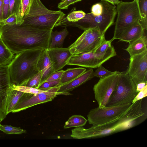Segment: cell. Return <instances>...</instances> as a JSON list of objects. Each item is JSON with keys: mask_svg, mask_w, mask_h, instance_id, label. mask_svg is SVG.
Instances as JSON below:
<instances>
[{"mask_svg": "<svg viewBox=\"0 0 147 147\" xmlns=\"http://www.w3.org/2000/svg\"><path fill=\"white\" fill-rule=\"evenodd\" d=\"M30 1L31 0H21L22 5L21 16L22 18L28 12Z\"/></svg>", "mask_w": 147, "mask_h": 147, "instance_id": "cell-38", "label": "cell"}, {"mask_svg": "<svg viewBox=\"0 0 147 147\" xmlns=\"http://www.w3.org/2000/svg\"><path fill=\"white\" fill-rule=\"evenodd\" d=\"M147 85V82H142L136 85V90L137 92L143 89Z\"/></svg>", "mask_w": 147, "mask_h": 147, "instance_id": "cell-41", "label": "cell"}, {"mask_svg": "<svg viewBox=\"0 0 147 147\" xmlns=\"http://www.w3.org/2000/svg\"><path fill=\"white\" fill-rule=\"evenodd\" d=\"M87 120L83 116L80 115H72L65 122L64 126L65 129L72 127H78L84 126Z\"/></svg>", "mask_w": 147, "mask_h": 147, "instance_id": "cell-25", "label": "cell"}, {"mask_svg": "<svg viewBox=\"0 0 147 147\" xmlns=\"http://www.w3.org/2000/svg\"><path fill=\"white\" fill-rule=\"evenodd\" d=\"M43 50H27L16 54L8 65L11 84L24 86L30 78L39 71L37 63Z\"/></svg>", "mask_w": 147, "mask_h": 147, "instance_id": "cell-3", "label": "cell"}, {"mask_svg": "<svg viewBox=\"0 0 147 147\" xmlns=\"http://www.w3.org/2000/svg\"><path fill=\"white\" fill-rule=\"evenodd\" d=\"M115 72V71L112 72L107 69L101 65L98 67L94 71V77L101 78L112 74Z\"/></svg>", "mask_w": 147, "mask_h": 147, "instance_id": "cell-33", "label": "cell"}, {"mask_svg": "<svg viewBox=\"0 0 147 147\" xmlns=\"http://www.w3.org/2000/svg\"><path fill=\"white\" fill-rule=\"evenodd\" d=\"M120 72L116 71L113 74L100 78L93 87L95 98L98 107H105L113 92L115 90Z\"/></svg>", "mask_w": 147, "mask_h": 147, "instance_id": "cell-12", "label": "cell"}, {"mask_svg": "<svg viewBox=\"0 0 147 147\" xmlns=\"http://www.w3.org/2000/svg\"><path fill=\"white\" fill-rule=\"evenodd\" d=\"M116 55L115 49L112 46L104 52L96 53L93 51L72 55L68 60L67 65H77L91 68H97Z\"/></svg>", "mask_w": 147, "mask_h": 147, "instance_id": "cell-9", "label": "cell"}, {"mask_svg": "<svg viewBox=\"0 0 147 147\" xmlns=\"http://www.w3.org/2000/svg\"><path fill=\"white\" fill-rule=\"evenodd\" d=\"M114 40L113 38L108 40L105 39L94 51L96 53L105 52L112 46L111 42Z\"/></svg>", "mask_w": 147, "mask_h": 147, "instance_id": "cell-34", "label": "cell"}, {"mask_svg": "<svg viewBox=\"0 0 147 147\" xmlns=\"http://www.w3.org/2000/svg\"><path fill=\"white\" fill-rule=\"evenodd\" d=\"M59 88L58 86L45 89L43 92L36 94L24 93L12 113H17L36 105L52 101L57 95H61L57 92Z\"/></svg>", "mask_w": 147, "mask_h": 147, "instance_id": "cell-11", "label": "cell"}, {"mask_svg": "<svg viewBox=\"0 0 147 147\" xmlns=\"http://www.w3.org/2000/svg\"><path fill=\"white\" fill-rule=\"evenodd\" d=\"M3 0H0V22L3 20Z\"/></svg>", "mask_w": 147, "mask_h": 147, "instance_id": "cell-42", "label": "cell"}, {"mask_svg": "<svg viewBox=\"0 0 147 147\" xmlns=\"http://www.w3.org/2000/svg\"><path fill=\"white\" fill-rule=\"evenodd\" d=\"M82 0H62L58 4V7L60 9H67L69 6Z\"/></svg>", "mask_w": 147, "mask_h": 147, "instance_id": "cell-36", "label": "cell"}, {"mask_svg": "<svg viewBox=\"0 0 147 147\" xmlns=\"http://www.w3.org/2000/svg\"><path fill=\"white\" fill-rule=\"evenodd\" d=\"M145 30L138 20L120 34L116 39L129 43L145 35Z\"/></svg>", "mask_w": 147, "mask_h": 147, "instance_id": "cell-18", "label": "cell"}, {"mask_svg": "<svg viewBox=\"0 0 147 147\" xmlns=\"http://www.w3.org/2000/svg\"><path fill=\"white\" fill-rule=\"evenodd\" d=\"M69 33L66 27L59 31H51L49 48H62L65 39Z\"/></svg>", "mask_w": 147, "mask_h": 147, "instance_id": "cell-21", "label": "cell"}, {"mask_svg": "<svg viewBox=\"0 0 147 147\" xmlns=\"http://www.w3.org/2000/svg\"><path fill=\"white\" fill-rule=\"evenodd\" d=\"M47 51L55 71L61 70L67 65L72 55L69 47L48 48Z\"/></svg>", "mask_w": 147, "mask_h": 147, "instance_id": "cell-16", "label": "cell"}, {"mask_svg": "<svg viewBox=\"0 0 147 147\" xmlns=\"http://www.w3.org/2000/svg\"><path fill=\"white\" fill-rule=\"evenodd\" d=\"M86 14L82 10L73 11L63 19L69 22H76L83 18Z\"/></svg>", "mask_w": 147, "mask_h": 147, "instance_id": "cell-28", "label": "cell"}, {"mask_svg": "<svg viewBox=\"0 0 147 147\" xmlns=\"http://www.w3.org/2000/svg\"><path fill=\"white\" fill-rule=\"evenodd\" d=\"M13 54L0 38V66L8 65L13 58Z\"/></svg>", "mask_w": 147, "mask_h": 147, "instance_id": "cell-23", "label": "cell"}, {"mask_svg": "<svg viewBox=\"0 0 147 147\" xmlns=\"http://www.w3.org/2000/svg\"><path fill=\"white\" fill-rule=\"evenodd\" d=\"M52 30L22 25H0V38L16 54L27 50L48 49Z\"/></svg>", "mask_w": 147, "mask_h": 147, "instance_id": "cell-1", "label": "cell"}, {"mask_svg": "<svg viewBox=\"0 0 147 147\" xmlns=\"http://www.w3.org/2000/svg\"><path fill=\"white\" fill-rule=\"evenodd\" d=\"M117 17L115 22L114 36H118L135 22L141 20V16L137 0L131 2L120 1L116 7Z\"/></svg>", "mask_w": 147, "mask_h": 147, "instance_id": "cell-5", "label": "cell"}, {"mask_svg": "<svg viewBox=\"0 0 147 147\" xmlns=\"http://www.w3.org/2000/svg\"><path fill=\"white\" fill-rule=\"evenodd\" d=\"M59 84L60 80L45 82L40 84L38 88L41 89H48L59 86Z\"/></svg>", "mask_w": 147, "mask_h": 147, "instance_id": "cell-35", "label": "cell"}, {"mask_svg": "<svg viewBox=\"0 0 147 147\" xmlns=\"http://www.w3.org/2000/svg\"><path fill=\"white\" fill-rule=\"evenodd\" d=\"M116 14V6L101 1L93 5L91 8V12L86 13L83 18L75 22L63 20L60 26L76 27L84 30L96 28L105 34L108 29L114 24Z\"/></svg>", "mask_w": 147, "mask_h": 147, "instance_id": "cell-2", "label": "cell"}, {"mask_svg": "<svg viewBox=\"0 0 147 147\" xmlns=\"http://www.w3.org/2000/svg\"><path fill=\"white\" fill-rule=\"evenodd\" d=\"M64 71L63 70H60L54 72L44 82L55 81L60 80L62 76Z\"/></svg>", "mask_w": 147, "mask_h": 147, "instance_id": "cell-37", "label": "cell"}, {"mask_svg": "<svg viewBox=\"0 0 147 147\" xmlns=\"http://www.w3.org/2000/svg\"><path fill=\"white\" fill-rule=\"evenodd\" d=\"M94 71L92 68L86 70L81 75L71 81L59 86L58 92L65 95L72 94L69 92L84 84L94 77Z\"/></svg>", "mask_w": 147, "mask_h": 147, "instance_id": "cell-17", "label": "cell"}, {"mask_svg": "<svg viewBox=\"0 0 147 147\" xmlns=\"http://www.w3.org/2000/svg\"><path fill=\"white\" fill-rule=\"evenodd\" d=\"M1 123V122H0V123Z\"/></svg>", "mask_w": 147, "mask_h": 147, "instance_id": "cell-44", "label": "cell"}, {"mask_svg": "<svg viewBox=\"0 0 147 147\" xmlns=\"http://www.w3.org/2000/svg\"><path fill=\"white\" fill-rule=\"evenodd\" d=\"M86 70V69L82 67L69 68L64 72L60 79L59 86L68 83L78 77Z\"/></svg>", "mask_w": 147, "mask_h": 147, "instance_id": "cell-22", "label": "cell"}, {"mask_svg": "<svg viewBox=\"0 0 147 147\" xmlns=\"http://www.w3.org/2000/svg\"><path fill=\"white\" fill-rule=\"evenodd\" d=\"M41 78V73L39 71L30 78L24 86L38 88L40 84Z\"/></svg>", "mask_w": 147, "mask_h": 147, "instance_id": "cell-32", "label": "cell"}, {"mask_svg": "<svg viewBox=\"0 0 147 147\" xmlns=\"http://www.w3.org/2000/svg\"><path fill=\"white\" fill-rule=\"evenodd\" d=\"M11 86L13 89L17 90L23 92L31 94L39 93L43 92L45 89H41L26 86H18L11 84Z\"/></svg>", "mask_w": 147, "mask_h": 147, "instance_id": "cell-30", "label": "cell"}, {"mask_svg": "<svg viewBox=\"0 0 147 147\" xmlns=\"http://www.w3.org/2000/svg\"><path fill=\"white\" fill-rule=\"evenodd\" d=\"M22 18L18 17L16 14H13L9 16L6 19L0 22V25H13L14 24L21 25L23 22Z\"/></svg>", "mask_w": 147, "mask_h": 147, "instance_id": "cell-31", "label": "cell"}, {"mask_svg": "<svg viewBox=\"0 0 147 147\" xmlns=\"http://www.w3.org/2000/svg\"><path fill=\"white\" fill-rule=\"evenodd\" d=\"M132 103L117 106L98 107L90 110L87 115L89 124L92 125L106 124L118 121L125 113Z\"/></svg>", "mask_w": 147, "mask_h": 147, "instance_id": "cell-7", "label": "cell"}, {"mask_svg": "<svg viewBox=\"0 0 147 147\" xmlns=\"http://www.w3.org/2000/svg\"><path fill=\"white\" fill-rule=\"evenodd\" d=\"M142 99L134 103L118 120L123 131L129 129L144 121L147 118V111L144 110Z\"/></svg>", "mask_w": 147, "mask_h": 147, "instance_id": "cell-14", "label": "cell"}, {"mask_svg": "<svg viewBox=\"0 0 147 147\" xmlns=\"http://www.w3.org/2000/svg\"><path fill=\"white\" fill-rule=\"evenodd\" d=\"M21 0H10L9 17L16 14L18 17L22 18L21 16Z\"/></svg>", "mask_w": 147, "mask_h": 147, "instance_id": "cell-27", "label": "cell"}, {"mask_svg": "<svg viewBox=\"0 0 147 147\" xmlns=\"http://www.w3.org/2000/svg\"><path fill=\"white\" fill-rule=\"evenodd\" d=\"M105 39V34L96 28L84 30L76 40L69 47L72 55L94 51Z\"/></svg>", "mask_w": 147, "mask_h": 147, "instance_id": "cell-8", "label": "cell"}, {"mask_svg": "<svg viewBox=\"0 0 147 147\" xmlns=\"http://www.w3.org/2000/svg\"><path fill=\"white\" fill-rule=\"evenodd\" d=\"M9 1L10 0H3V20L6 19L9 17Z\"/></svg>", "mask_w": 147, "mask_h": 147, "instance_id": "cell-40", "label": "cell"}, {"mask_svg": "<svg viewBox=\"0 0 147 147\" xmlns=\"http://www.w3.org/2000/svg\"><path fill=\"white\" fill-rule=\"evenodd\" d=\"M65 14L60 10L49 9L40 0H31L27 14L21 24L44 30H53L57 26Z\"/></svg>", "mask_w": 147, "mask_h": 147, "instance_id": "cell-4", "label": "cell"}, {"mask_svg": "<svg viewBox=\"0 0 147 147\" xmlns=\"http://www.w3.org/2000/svg\"><path fill=\"white\" fill-rule=\"evenodd\" d=\"M117 121L106 124L92 125L88 129L82 127H76L71 130L70 136L74 139H80L108 136L121 131L120 125Z\"/></svg>", "mask_w": 147, "mask_h": 147, "instance_id": "cell-10", "label": "cell"}, {"mask_svg": "<svg viewBox=\"0 0 147 147\" xmlns=\"http://www.w3.org/2000/svg\"><path fill=\"white\" fill-rule=\"evenodd\" d=\"M37 67L38 71L41 73L40 84L44 82L55 71L47 54V49L43 50L37 62Z\"/></svg>", "mask_w": 147, "mask_h": 147, "instance_id": "cell-19", "label": "cell"}, {"mask_svg": "<svg viewBox=\"0 0 147 147\" xmlns=\"http://www.w3.org/2000/svg\"><path fill=\"white\" fill-rule=\"evenodd\" d=\"M147 96V85L142 90L138 92L136 96L132 101L131 103H133L136 102L142 99Z\"/></svg>", "mask_w": 147, "mask_h": 147, "instance_id": "cell-39", "label": "cell"}, {"mask_svg": "<svg viewBox=\"0 0 147 147\" xmlns=\"http://www.w3.org/2000/svg\"><path fill=\"white\" fill-rule=\"evenodd\" d=\"M126 73L136 85L142 82H147V50L130 57Z\"/></svg>", "mask_w": 147, "mask_h": 147, "instance_id": "cell-13", "label": "cell"}, {"mask_svg": "<svg viewBox=\"0 0 147 147\" xmlns=\"http://www.w3.org/2000/svg\"><path fill=\"white\" fill-rule=\"evenodd\" d=\"M101 1L107 2L113 5H117L120 2L119 0H101Z\"/></svg>", "mask_w": 147, "mask_h": 147, "instance_id": "cell-43", "label": "cell"}, {"mask_svg": "<svg viewBox=\"0 0 147 147\" xmlns=\"http://www.w3.org/2000/svg\"><path fill=\"white\" fill-rule=\"evenodd\" d=\"M139 8L141 20L140 23L143 28L147 29V0H137Z\"/></svg>", "mask_w": 147, "mask_h": 147, "instance_id": "cell-26", "label": "cell"}, {"mask_svg": "<svg viewBox=\"0 0 147 147\" xmlns=\"http://www.w3.org/2000/svg\"><path fill=\"white\" fill-rule=\"evenodd\" d=\"M147 37L144 35L129 43L128 46L125 50L131 57L147 50Z\"/></svg>", "mask_w": 147, "mask_h": 147, "instance_id": "cell-20", "label": "cell"}, {"mask_svg": "<svg viewBox=\"0 0 147 147\" xmlns=\"http://www.w3.org/2000/svg\"><path fill=\"white\" fill-rule=\"evenodd\" d=\"M11 89L8 65L0 66V122L6 117L8 100Z\"/></svg>", "mask_w": 147, "mask_h": 147, "instance_id": "cell-15", "label": "cell"}, {"mask_svg": "<svg viewBox=\"0 0 147 147\" xmlns=\"http://www.w3.org/2000/svg\"><path fill=\"white\" fill-rule=\"evenodd\" d=\"M136 85L126 71L120 72L115 90L106 106L131 103L137 94Z\"/></svg>", "mask_w": 147, "mask_h": 147, "instance_id": "cell-6", "label": "cell"}, {"mask_svg": "<svg viewBox=\"0 0 147 147\" xmlns=\"http://www.w3.org/2000/svg\"><path fill=\"white\" fill-rule=\"evenodd\" d=\"M24 93L13 89L11 87L8 100L7 106V114L12 112L14 108Z\"/></svg>", "mask_w": 147, "mask_h": 147, "instance_id": "cell-24", "label": "cell"}, {"mask_svg": "<svg viewBox=\"0 0 147 147\" xmlns=\"http://www.w3.org/2000/svg\"><path fill=\"white\" fill-rule=\"evenodd\" d=\"M0 130L6 134H21L26 133V131L20 127L11 125H2L0 123Z\"/></svg>", "mask_w": 147, "mask_h": 147, "instance_id": "cell-29", "label": "cell"}]
</instances>
